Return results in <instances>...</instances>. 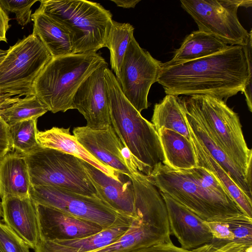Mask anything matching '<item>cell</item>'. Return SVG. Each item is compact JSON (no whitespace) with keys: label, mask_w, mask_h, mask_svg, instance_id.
<instances>
[{"label":"cell","mask_w":252,"mask_h":252,"mask_svg":"<svg viewBox=\"0 0 252 252\" xmlns=\"http://www.w3.org/2000/svg\"><path fill=\"white\" fill-rule=\"evenodd\" d=\"M39 146L60 151L77 157L90 163L107 175L119 179L121 173L102 164L91 155L71 134L69 128L53 127L38 131L36 135Z\"/></svg>","instance_id":"20"},{"label":"cell","mask_w":252,"mask_h":252,"mask_svg":"<svg viewBox=\"0 0 252 252\" xmlns=\"http://www.w3.org/2000/svg\"><path fill=\"white\" fill-rule=\"evenodd\" d=\"M160 193L166 208L170 234L178 239L182 248L193 250L212 241L213 236L206 221L169 195Z\"/></svg>","instance_id":"16"},{"label":"cell","mask_w":252,"mask_h":252,"mask_svg":"<svg viewBox=\"0 0 252 252\" xmlns=\"http://www.w3.org/2000/svg\"><path fill=\"white\" fill-rule=\"evenodd\" d=\"M134 28L129 23H119L113 20L105 43L109 49L110 65L117 77L126 51L133 35Z\"/></svg>","instance_id":"28"},{"label":"cell","mask_w":252,"mask_h":252,"mask_svg":"<svg viewBox=\"0 0 252 252\" xmlns=\"http://www.w3.org/2000/svg\"><path fill=\"white\" fill-rule=\"evenodd\" d=\"M107 63L96 52L52 58L36 78L34 94L53 113L73 109L74 96L95 69Z\"/></svg>","instance_id":"5"},{"label":"cell","mask_w":252,"mask_h":252,"mask_svg":"<svg viewBox=\"0 0 252 252\" xmlns=\"http://www.w3.org/2000/svg\"><path fill=\"white\" fill-rule=\"evenodd\" d=\"M35 204L41 240H70L89 237L103 230L94 222L53 207Z\"/></svg>","instance_id":"15"},{"label":"cell","mask_w":252,"mask_h":252,"mask_svg":"<svg viewBox=\"0 0 252 252\" xmlns=\"http://www.w3.org/2000/svg\"><path fill=\"white\" fill-rule=\"evenodd\" d=\"M104 78L111 125L133 157L138 170L149 177L155 168L164 161L158 133L152 123L126 99L116 76L108 67Z\"/></svg>","instance_id":"2"},{"label":"cell","mask_w":252,"mask_h":252,"mask_svg":"<svg viewBox=\"0 0 252 252\" xmlns=\"http://www.w3.org/2000/svg\"><path fill=\"white\" fill-rule=\"evenodd\" d=\"M29 194L35 204L53 207L94 222L103 230L131 218L119 214L96 196L83 195L61 188L31 186Z\"/></svg>","instance_id":"10"},{"label":"cell","mask_w":252,"mask_h":252,"mask_svg":"<svg viewBox=\"0 0 252 252\" xmlns=\"http://www.w3.org/2000/svg\"><path fill=\"white\" fill-rule=\"evenodd\" d=\"M9 104L8 102L0 96V109Z\"/></svg>","instance_id":"41"},{"label":"cell","mask_w":252,"mask_h":252,"mask_svg":"<svg viewBox=\"0 0 252 252\" xmlns=\"http://www.w3.org/2000/svg\"><path fill=\"white\" fill-rule=\"evenodd\" d=\"M185 112L201 125L231 160L252 179V150L245 141L238 115L225 102L196 94L180 97Z\"/></svg>","instance_id":"3"},{"label":"cell","mask_w":252,"mask_h":252,"mask_svg":"<svg viewBox=\"0 0 252 252\" xmlns=\"http://www.w3.org/2000/svg\"><path fill=\"white\" fill-rule=\"evenodd\" d=\"M36 10L70 32L73 54L105 47L112 15L100 3L86 0H42Z\"/></svg>","instance_id":"6"},{"label":"cell","mask_w":252,"mask_h":252,"mask_svg":"<svg viewBox=\"0 0 252 252\" xmlns=\"http://www.w3.org/2000/svg\"><path fill=\"white\" fill-rule=\"evenodd\" d=\"M246 252H252V246H250L246 249Z\"/></svg>","instance_id":"43"},{"label":"cell","mask_w":252,"mask_h":252,"mask_svg":"<svg viewBox=\"0 0 252 252\" xmlns=\"http://www.w3.org/2000/svg\"><path fill=\"white\" fill-rule=\"evenodd\" d=\"M73 133L77 141L102 164L130 177L128 161L132 156L112 125L104 129L78 126Z\"/></svg>","instance_id":"13"},{"label":"cell","mask_w":252,"mask_h":252,"mask_svg":"<svg viewBox=\"0 0 252 252\" xmlns=\"http://www.w3.org/2000/svg\"><path fill=\"white\" fill-rule=\"evenodd\" d=\"M10 18L7 12L0 5V42H7L6 32L10 27Z\"/></svg>","instance_id":"38"},{"label":"cell","mask_w":252,"mask_h":252,"mask_svg":"<svg viewBox=\"0 0 252 252\" xmlns=\"http://www.w3.org/2000/svg\"><path fill=\"white\" fill-rule=\"evenodd\" d=\"M31 183L23 155L8 152L0 160V198L30 197Z\"/></svg>","instance_id":"21"},{"label":"cell","mask_w":252,"mask_h":252,"mask_svg":"<svg viewBox=\"0 0 252 252\" xmlns=\"http://www.w3.org/2000/svg\"><path fill=\"white\" fill-rule=\"evenodd\" d=\"M229 46L211 34L193 31L185 38L169 62L179 63L202 58L221 52Z\"/></svg>","instance_id":"26"},{"label":"cell","mask_w":252,"mask_h":252,"mask_svg":"<svg viewBox=\"0 0 252 252\" xmlns=\"http://www.w3.org/2000/svg\"><path fill=\"white\" fill-rule=\"evenodd\" d=\"M107 63L95 69L83 82L76 92L72 102L92 129H104L111 125L104 71Z\"/></svg>","instance_id":"14"},{"label":"cell","mask_w":252,"mask_h":252,"mask_svg":"<svg viewBox=\"0 0 252 252\" xmlns=\"http://www.w3.org/2000/svg\"><path fill=\"white\" fill-rule=\"evenodd\" d=\"M52 59L33 33L18 40L0 63V96L11 103L21 96L34 95V81Z\"/></svg>","instance_id":"7"},{"label":"cell","mask_w":252,"mask_h":252,"mask_svg":"<svg viewBox=\"0 0 252 252\" xmlns=\"http://www.w3.org/2000/svg\"><path fill=\"white\" fill-rule=\"evenodd\" d=\"M30 247L28 245L25 243L22 246V250L23 252H30Z\"/></svg>","instance_id":"42"},{"label":"cell","mask_w":252,"mask_h":252,"mask_svg":"<svg viewBox=\"0 0 252 252\" xmlns=\"http://www.w3.org/2000/svg\"><path fill=\"white\" fill-rule=\"evenodd\" d=\"M224 221L234 236V242L252 246V219L243 214Z\"/></svg>","instance_id":"31"},{"label":"cell","mask_w":252,"mask_h":252,"mask_svg":"<svg viewBox=\"0 0 252 252\" xmlns=\"http://www.w3.org/2000/svg\"><path fill=\"white\" fill-rule=\"evenodd\" d=\"M25 243L9 227L0 221V249L2 252H23Z\"/></svg>","instance_id":"33"},{"label":"cell","mask_w":252,"mask_h":252,"mask_svg":"<svg viewBox=\"0 0 252 252\" xmlns=\"http://www.w3.org/2000/svg\"><path fill=\"white\" fill-rule=\"evenodd\" d=\"M149 177L160 192L206 221L224 220L245 215L228 192L203 185L186 170H174L160 163Z\"/></svg>","instance_id":"4"},{"label":"cell","mask_w":252,"mask_h":252,"mask_svg":"<svg viewBox=\"0 0 252 252\" xmlns=\"http://www.w3.org/2000/svg\"><path fill=\"white\" fill-rule=\"evenodd\" d=\"M0 252H2L0 250Z\"/></svg>","instance_id":"45"},{"label":"cell","mask_w":252,"mask_h":252,"mask_svg":"<svg viewBox=\"0 0 252 252\" xmlns=\"http://www.w3.org/2000/svg\"><path fill=\"white\" fill-rule=\"evenodd\" d=\"M37 119H31L8 126L11 149L22 155L27 154L37 147Z\"/></svg>","instance_id":"30"},{"label":"cell","mask_w":252,"mask_h":252,"mask_svg":"<svg viewBox=\"0 0 252 252\" xmlns=\"http://www.w3.org/2000/svg\"><path fill=\"white\" fill-rule=\"evenodd\" d=\"M132 252H192L174 245L171 240L138 249Z\"/></svg>","instance_id":"36"},{"label":"cell","mask_w":252,"mask_h":252,"mask_svg":"<svg viewBox=\"0 0 252 252\" xmlns=\"http://www.w3.org/2000/svg\"><path fill=\"white\" fill-rule=\"evenodd\" d=\"M188 128L190 140L196 157L197 166L206 169L214 175L225 188L243 213L252 219V199L237 186L206 148L196 138L189 126Z\"/></svg>","instance_id":"23"},{"label":"cell","mask_w":252,"mask_h":252,"mask_svg":"<svg viewBox=\"0 0 252 252\" xmlns=\"http://www.w3.org/2000/svg\"><path fill=\"white\" fill-rule=\"evenodd\" d=\"M185 116L188 126L196 138L206 148L212 157L220 164L237 186L252 199V179L247 177L243 172L231 160L225 153L210 138L197 120L186 112Z\"/></svg>","instance_id":"25"},{"label":"cell","mask_w":252,"mask_h":252,"mask_svg":"<svg viewBox=\"0 0 252 252\" xmlns=\"http://www.w3.org/2000/svg\"><path fill=\"white\" fill-rule=\"evenodd\" d=\"M206 222L213 236V240L223 242L234 241V236L226 221L219 220Z\"/></svg>","instance_id":"35"},{"label":"cell","mask_w":252,"mask_h":252,"mask_svg":"<svg viewBox=\"0 0 252 252\" xmlns=\"http://www.w3.org/2000/svg\"><path fill=\"white\" fill-rule=\"evenodd\" d=\"M137 216L127 231L116 242L90 252H131L170 240L166 206L155 200L135 202Z\"/></svg>","instance_id":"11"},{"label":"cell","mask_w":252,"mask_h":252,"mask_svg":"<svg viewBox=\"0 0 252 252\" xmlns=\"http://www.w3.org/2000/svg\"><path fill=\"white\" fill-rule=\"evenodd\" d=\"M38 0H0V5L6 12L14 13L18 23L24 27L32 20L31 7Z\"/></svg>","instance_id":"32"},{"label":"cell","mask_w":252,"mask_h":252,"mask_svg":"<svg viewBox=\"0 0 252 252\" xmlns=\"http://www.w3.org/2000/svg\"><path fill=\"white\" fill-rule=\"evenodd\" d=\"M81 161L97 196L119 214L136 217L134 192L130 178L123 174H121L119 179L113 178L84 160Z\"/></svg>","instance_id":"17"},{"label":"cell","mask_w":252,"mask_h":252,"mask_svg":"<svg viewBox=\"0 0 252 252\" xmlns=\"http://www.w3.org/2000/svg\"><path fill=\"white\" fill-rule=\"evenodd\" d=\"M162 64L132 37L116 78L125 97L140 113L149 106V92L157 82Z\"/></svg>","instance_id":"12"},{"label":"cell","mask_w":252,"mask_h":252,"mask_svg":"<svg viewBox=\"0 0 252 252\" xmlns=\"http://www.w3.org/2000/svg\"><path fill=\"white\" fill-rule=\"evenodd\" d=\"M1 199L2 221L34 250L41 239L36 204L30 197Z\"/></svg>","instance_id":"18"},{"label":"cell","mask_w":252,"mask_h":252,"mask_svg":"<svg viewBox=\"0 0 252 252\" xmlns=\"http://www.w3.org/2000/svg\"><path fill=\"white\" fill-rule=\"evenodd\" d=\"M1 217V207L0 204V218Z\"/></svg>","instance_id":"44"},{"label":"cell","mask_w":252,"mask_h":252,"mask_svg":"<svg viewBox=\"0 0 252 252\" xmlns=\"http://www.w3.org/2000/svg\"><path fill=\"white\" fill-rule=\"evenodd\" d=\"M252 42L229 45L218 53L190 61L162 63L157 82L166 94L209 95L226 102L239 92L252 111Z\"/></svg>","instance_id":"1"},{"label":"cell","mask_w":252,"mask_h":252,"mask_svg":"<svg viewBox=\"0 0 252 252\" xmlns=\"http://www.w3.org/2000/svg\"><path fill=\"white\" fill-rule=\"evenodd\" d=\"M249 247L234 241L223 242L212 240L191 251L192 252H246Z\"/></svg>","instance_id":"34"},{"label":"cell","mask_w":252,"mask_h":252,"mask_svg":"<svg viewBox=\"0 0 252 252\" xmlns=\"http://www.w3.org/2000/svg\"><path fill=\"white\" fill-rule=\"evenodd\" d=\"M31 18L32 33L40 39L52 58L73 54L71 33L63 25L37 10Z\"/></svg>","instance_id":"22"},{"label":"cell","mask_w":252,"mask_h":252,"mask_svg":"<svg viewBox=\"0 0 252 252\" xmlns=\"http://www.w3.org/2000/svg\"><path fill=\"white\" fill-rule=\"evenodd\" d=\"M151 121L157 131L161 128L171 130L190 140L185 112L178 96L166 94L156 103Z\"/></svg>","instance_id":"27"},{"label":"cell","mask_w":252,"mask_h":252,"mask_svg":"<svg viewBox=\"0 0 252 252\" xmlns=\"http://www.w3.org/2000/svg\"><path fill=\"white\" fill-rule=\"evenodd\" d=\"M7 53V50H3L0 49V63L6 56Z\"/></svg>","instance_id":"40"},{"label":"cell","mask_w":252,"mask_h":252,"mask_svg":"<svg viewBox=\"0 0 252 252\" xmlns=\"http://www.w3.org/2000/svg\"><path fill=\"white\" fill-rule=\"evenodd\" d=\"M118 6L125 8H134L135 5L140 1L139 0H112Z\"/></svg>","instance_id":"39"},{"label":"cell","mask_w":252,"mask_h":252,"mask_svg":"<svg viewBox=\"0 0 252 252\" xmlns=\"http://www.w3.org/2000/svg\"><path fill=\"white\" fill-rule=\"evenodd\" d=\"M164 156L163 164L174 170L197 167L190 140L174 131L161 128L158 131Z\"/></svg>","instance_id":"24"},{"label":"cell","mask_w":252,"mask_h":252,"mask_svg":"<svg viewBox=\"0 0 252 252\" xmlns=\"http://www.w3.org/2000/svg\"><path fill=\"white\" fill-rule=\"evenodd\" d=\"M8 126L0 119V160L11 150Z\"/></svg>","instance_id":"37"},{"label":"cell","mask_w":252,"mask_h":252,"mask_svg":"<svg viewBox=\"0 0 252 252\" xmlns=\"http://www.w3.org/2000/svg\"><path fill=\"white\" fill-rule=\"evenodd\" d=\"M198 30L211 34L228 45L244 46L249 32L237 17L240 6L251 7V0H181Z\"/></svg>","instance_id":"9"},{"label":"cell","mask_w":252,"mask_h":252,"mask_svg":"<svg viewBox=\"0 0 252 252\" xmlns=\"http://www.w3.org/2000/svg\"><path fill=\"white\" fill-rule=\"evenodd\" d=\"M134 218L87 237L64 241L40 240L34 252H90L116 242L127 231Z\"/></svg>","instance_id":"19"},{"label":"cell","mask_w":252,"mask_h":252,"mask_svg":"<svg viewBox=\"0 0 252 252\" xmlns=\"http://www.w3.org/2000/svg\"><path fill=\"white\" fill-rule=\"evenodd\" d=\"M23 155L32 186L56 187L83 195L97 196L81 159L77 157L40 146Z\"/></svg>","instance_id":"8"},{"label":"cell","mask_w":252,"mask_h":252,"mask_svg":"<svg viewBox=\"0 0 252 252\" xmlns=\"http://www.w3.org/2000/svg\"><path fill=\"white\" fill-rule=\"evenodd\" d=\"M48 111L34 94L20 98L0 109V117L7 125L34 119H37Z\"/></svg>","instance_id":"29"}]
</instances>
